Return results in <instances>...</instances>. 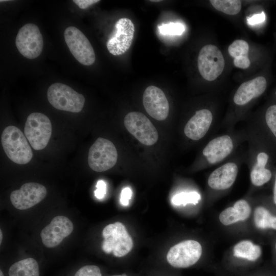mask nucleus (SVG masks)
Listing matches in <instances>:
<instances>
[{
    "mask_svg": "<svg viewBox=\"0 0 276 276\" xmlns=\"http://www.w3.org/2000/svg\"><path fill=\"white\" fill-rule=\"evenodd\" d=\"M198 68L201 76L206 80H215L222 73L225 61L220 50L215 45L207 44L199 51L197 59Z\"/></svg>",
    "mask_w": 276,
    "mask_h": 276,
    "instance_id": "obj_8",
    "label": "nucleus"
},
{
    "mask_svg": "<svg viewBox=\"0 0 276 276\" xmlns=\"http://www.w3.org/2000/svg\"><path fill=\"white\" fill-rule=\"evenodd\" d=\"M265 120L271 131L276 137V105L269 106L265 113Z\"/></svg>",
    "mask_w": 276,
    "mask_h": 276,
    "instance_id": "obj_29",
    "label": "nucleus"
},
{
    "mask_svg": "<svg viewBox=\"0 0 276 276\" xmlns=\"http://www.w3.org/2000/svg\"><path fill=\"white\" fill-rule=\"evenodd\" d=\"M132 196V191L130 188H124L121 191L120 202L123 206H127L129 204V200Z\"/></svg>",
    "mask_w": 276,
    "mask_h": 276,
    "instance_id": "obj_33",
    "label": "nucleus"
},
{
    "mask_svg": "<svg viewBox=\"0 0 276 276\" xmlns=\"http://www.w3.org/2000/svg\"><path fill=\"white\" fill-rule=\"evenodd\" d=\"M201 199L200 195L196 191L181 192L174 195L172 203L175 205H186L187 204H197Z\"/></svg>",
    "mask_w": 276,
    "mask_h": 276,
    "instance_id": "obj_24",
    "label": "nucleus"
},
{
    "mask_svg": "<svg viewBox=\"0 0 276 276\" xmlns=\"http://www.w3.org/2000/svg\"><path fill=\"white\" fill-rule=\"evenodd\" d=\"M266 18L265 14L264 12L261 13L255 14L250 17L247 18L249 25L253 26L261 24L265 21Z\"/></svg>",
    "mask_w": 276,
    "mask_h": 276,
    "instance_id": "obj_34",
    "label": "nucleus"
},
{
    "mask_svg": "<svg viewBox=\"0 0 276 276\" xmlns=\"http://www.w3.org/2000/svg\"><path fill=\"white\" fill-rule=\"evenodd\" d=\"M64 37L67 47L81 64L89 66L92 65L96 59L93 48L85 35L75 27L66 28Z\"/></svg>",
    "mask_w": 276,
    "mask_h": 276,
    "instance_id": "obj_6",
    "label": "nucleus"
},
{
    "mask_svg": "<svg viewBox=\"0 0 276 276\" xmlns=\"http://www.w3.org/2000/svg\"><path fill=\"white\" fill-rule=\"evenodd\" d=\"M233 142L228 135L218 136L210 141L203 150V155L211 164L218 163L232 152Z\"/></svg>",
    "mask_w": 276,
    "mask_h": 276,
    "instance_id": "obj_16",
    "label": "nucleus"
},
{
    "mask_svg": "<svg viewBox=\"0 0 276 276\" xmlns=\"http://www.w3.org/2000/svg\"><path fill=\"white\" fill-rule=\"evenodd\" d=\"M2 144L8 158L19 165L28 163L33 152L27 139L21 131L14 126H8L2 134Z\"/></svg>",
    "mask_w": 276,
    "mask_h": 276,
    "instance_id": "obj_1",
    "label": "nucleus"
},
{
    "mask_svg": "<svg viewBox=\"0 0 276 276\" xmlns=\"http://www.w3.org/2000/svg\"><path fill=\"white\" fill-rule=\"evenodd\" d=\"M47 194V189L43 185L28 182L24 184L19 190L13 191L10 195V200L15 208L24 210L40 202Z\"/></svg>",
    "mask_w": 276,
    "mask_h": 276,
    "instance_id": "obj_12",
    "label": "nucleus"
},
{
    "mask_svg": "<svg viewBox=\"0 0 276 276\" xmlns=\"http://www.w3.org/2000/svg\"><path fill=\"white\" fill-rule=\"evenodd\" d=\"M202 251V246L197 241H183L169 249L167 260L173 267L187 268L193 265L199 260Z\"/></svg>",
    "mask_w": 276,
    "mask_h": 276,
    "instance_id": "obj_10",
    "label": "nucleus"
},
{
    "mask_svg": "<svg viewBox=\"0 0 276 276\" xmlns=\"http://www.w3.org/2000/svg\"><path fill=\"white\" fill-rule=\"evenodd\" d=\"M8 273L9 276H39V265L33 258H26L12 264Z\"/></svg>",
    "mask_w": 276,
    "mask_h": 276,
    "instance_id": "obj_20",
    "label": "nucleus"
},
{
    "mask_svg": "<svg viewBox=\"0 0 276 276\" xmlns=\"http://www.w3.org/2000/svg\"><path fill=\"white\" fill-rule=\"evenodd\" d=\"M134 33V26L130 19H119L116 22L113 32L106 43L109 52L114 56L124 54L132 44Z\"/></svg>",
    "mask_w": 276,
    "mask_h": 276,
    "instance_id": "obj_11",
    "label": "nucleus"
},
{
    "mask_svg": "<svg viewBox=\"0 0 276 276\" xmlns=\"http://www.w3.org/2000/svg\"><path fill=\"white\" fill-rule=\"evenodd\" d=\"M143 103L147 112L156 120L163 121L168 117L169 103L159 88L153 85L147 87L143 95Z\"/></svg>",
    "mask_w": 276,
    "mask_h": 276,
    "instance_id": "obj_14",
    "label": "nucleus"
},
{
    "mask_svg": "<svg viewBox=\"0 0 276 276\" xmlns=\"http://www.w3.org/2000/svg\"><path fill=\"white\" fill-rule=\"evenodd\" d=\"M102 249L117 257L126 255L133 247V241L125 226L120 222L109 224L102 231Z\"/></svg>",
    "mask_w": 276,
    "mask_h": 276,
    "instance_id": "obj_2",
    "label": "nucleus"
},
{
    "mask_svg": "<svg viewBox=\"0 0 276 276\" xmlns=\"http://www.w3.org/2000/svg\"><path fill=\"white\" fill-rule=\"evenodd\" d=\"M118 159L116 147L110 141L99 137L91 146L88 154L90 168L97 172H103L115 165Z\"/></svg>",
    "mask_w": 276,
    "mask_h": 276,
    "instance_id": "obj_5",
    "label": "nucleus"
},
{
    "mask_svg": "<svg viewBox=\"0 0 276 276\" xmlns=\"http://www.w3.org/2000/svg\"><path fill=\"white\" fill-rule=\"evenodd\" d=\"M261 254V247L249 240L239 242L235 245L233 249V255L235 257L251 261L257 260Z\"/></svg>",
    "mask_w": 276,
    "mask_h": 276,
    "instance_id": "obj_21",
    "label": "nucleus"
},
{
    "mask_svg": "<svg viewBox=\"0 0 276 276\" xmlns=\"http://www.w3.org/2000/svg\"><path fill=\"white\" fill-rule=\"evenodd\" d=\"M111 276H128V275H127L125 274H119V275H111Z\"/></svg>",
    "mask_w": 276,
    "mask_h": 276,
    "instance_id": "obj_38",
    "label": "nucleus"
},
{
    "mask_svg": "<svg viewBox=\"0 0 276 276\" xmlns=\"http://www.w3.org/2000/svg\"><path fill=\"white\" fill-rule=\"evenodd\" d=\"M3 234L1 229L0 230V243H1L2 241Z\"/></svg>",
    "mask_w": 276,
    "mask_h": 276,
    "instance_id": "obj_37",
    "label": "nucleus"
},
{
    "mask_svg": "<svg viewBox=\"0 0 276 276\" xmlns=\"http://www.w3.org/2000/svg\"><path fill=\"white\" fill-rule=\"evenodd\" d=\"M160 1H151V2H160Z\"/></svg>",
    "mask_w": 276,
    "mask_h": 276,
    "instance_id": "obj_40",
    "label": "nucleus"
},
{
    "mask_svg": "<svg viewBox=\"0 0 276 276\" xmlns=\"http://www.w3.org/2000/svg\"><path fill=\"white\" fill-rule=\"evenodd\" d=\"M0 276H4V273L2 270H0Z\"/></svg>",
    "mask_w": 276,
    "mask_h": 276,
    "instance_id": "obj_39",
    "label": "nucleus"
},
{
    "mask_svg": "<svg viewBox=\"0 0 276 276\" xmlns=\"http://www.w3.org/2000/svg\"><path fill=\"white\" fill-rule=\"evenodd\" d=\"M158 28L159 32L164 35H180L185 31L183 24L178 22L164 24Z\"/></svg>",
    "mask_w": 276,
    "mask_h": 276,
    "instance_id": "obj_26",
    "label": "nucleus"
},
{
    "mask_svg": "<svg viewBox=\"0 0 276 276\" xmlns=\"http://www.w3.org/2000/svg\"><path fill=\"white\" fill-rule=\"evenodd\" d=\"M275 249H276V243H275Z\"/></svg>",
    "mask_w": 276,
    "mask_h": 276,
    "instance_id": "obj_41",
    "label": "nucleus"
},
{
    "mask_svg": "<svg viewBox=\"0 0 276 276\" xmlns=\"http://www.w3.org/2000/svg\"><path fill=\"white\" fill-rule=\"evenodd\" d=\"M127 130L143 144L154 145L158 140L156 129L143 113L133 111L127 113L124 118Z\"/></svg>",
    "mask_w": 276,
    "mask_h": 276,
    "instance_id": "obj_9",
    "label": "nucleus"
},
{
    "mask_svg": "<svg viewBox=\"0 0 276 276\" xmlns=\"http://www.w3.org/2000/svg\"><path fill=\"white\" fill-rule=\"evenodd\" d=\"M238 166L233 162L227 163L214 170L210 175L208 183L214 190H223L230 188L236 180Z\"/></svg>",
    "mask_w": 276,
    "mask_h": 276,
    "instance_id": "obj_17",
    "label": "nucleus"
},
{
    "mask_svg": "<svg viewBox=\"0 0 276 276\" xmlns=\"http://www.w3.org/2000/svg\"><path fill=\"white\" fill-rule=\"evenodd\" d=\"M254 218L255 225L258 228L276 230V217L272 216L264 207L258 206L255 209Z\"/></svg>",
    "mask_w": 276,
    "mask_h": 276,
    "instance_id": "obj_22",
    "label": "nucleus"
},
{
    "mask_svg": "<svg viewBox=\"0 0 276 276\" xmlns=\"http://www.w3.org/2000/svg\"><path fill=\"white\" fill-rule=\"evenodd\" d=\"M97 189L95 191V196L99 199L104 198L106 194V183L102 180L98 181L96 185Z\"/></svg>",
    "mask_w": 276,
    "mask_h": 276,
    "instance_id": "obj_32",
    "label": "nucleus"
},
{
    "mask_svg": "<svg viewBox=\"0 0 276 276\" xmlns=\"http://www.w3.org/2000/svg\"><path fill=\"white\" fill-rule=\"evenodd\" d=\"M73 228V224L67 217L56 216L42 229L40 233L42 242L47 247H56L72 233Z\"/></svg>",
    "mask_w": 276,
    "mask_h": 276,
    "instance_id": "obj_13",
    "label": "nucleus"
},
{
    "mask_svg": "<svg viewBox=\"0 0 276 276\" xmlns=\"http://www.w3.org/2000/svg\"><path fill=\"white\" fill-rule=\"evenodd\" d=\"M210 2L216 10L228 15H236L241 9V3L238 0H211Z\"/></svg>",
    "mask_w": 276,
    "mask_h": 276,
    "instance_id": "obj_23",
    "label": "nucleus"
},
{
    "mask_svg": "<svg viewBox=\"0 0 276 276\" xmlns=\"http://www.w3.org/2000/svg\"><path fill=\"white\" fill-rule=\"evenodd\" d=\"M275 94H276V92H275Z\"/></svg>",
    "mask_w": 276,
    "mask_h": 276,
    "instance_id": "obj_42",
    "label": "nucleus"
},
{
    "mask_svg": "<svg viewBox=\"0 0 276 276\" xmlns=\"http://www.w3.org/2000/svg\"><path fill=\"white\" fill-rule=\"evenodd\" d=\"M249 51L248 43L242 39H237L234 41L228 47L229 54L236 58L241 56H247Z\"/></svg>",
    "mask_w": 276,
    "mask_h": 276,
    "instance_id": "obj_25",
    "label": "nucleus"
},
{
    "mask_svg": "<svg viewBox=\"0 0 276 276\" xmlns=\"http://www.w3.org/2000/svg\"><path fill=\"white\" fill-rule=\"evenodd\" d=\"M234 65L239 68L246 69L250 66V61L247 56H241L234 58Z\"/></svg>",
    "mask_w": 276,
    "mask_h": 276,
    "instance_id": "obj_31",
    "label": "nucleus"
},
{
    "mask_svg": "<svg viewBox=\"0 0 276 276\" xmlns=\"http://www.w3.org/2000/svg\"><path fill=\"white\" fill-rule=\"evenodd\" d=\"M268 155L265 152L259 153L257 156V162L250 172V180L256 186H261L268 182L271 177L270 171L265 168Z\"/></svg>",
    "mask_w": 276,
    "mask_h": 276,
    "instance_id": "obj_19",
    "label": "nucleus"
},
{
    "mask_svg": "<svg viewBox=\"0 0 276 276\" xmlns=\"http://www.w3.org/2000/svg\"><path fill=\"white\" fill-rule=\"evenodd\" d=\"M273 201L274 203L276 204V175L273 188Z\"/></svg>",
    "mask_w": 276,
    "mask_h": 276,
    "instance_id": "obj_36",
    "label": "nucleus"
},
{
    "mask_svg": "<svg viewBox=\"0 0 276 276\" xmlns=\"http://www.w3.org/2000/svg\"><path fill=\"white\" fill-rule=\"evenodd\" d=\"M15 44L24 57L29 59L38 57L42 52L43 45V37L39 28L31 23L23 26L17 34Z\"/></svg>",
    "mask_w": 276,
    "mask_h": 276,
    "instance_id": "obj_7",
    "label": "nucleus"
},
{
    "mask_svg": "<svg viewBox=\"0 0 276 276\" xmlns=\"http://www.w3.org/2000/svg\"><path fill=\"white\" fill-rule=\"evenodd\" d=\"M74 276H102V274L98 266L85 265L78 270Z\"/></svg>",
    "mask_w": 276,
    "mask_h": 276,
    "instance_id": "obj_30",
    "label": "nucleus"
},
{
    "mask_svg": "<svg viewBox=\"0 0 276 276\" xmlns=\"http://www.w3.org/2000/svg\"><path fill=\"white\" fill-rule=\"evenodd\" d=\"M233 207L238 214L240 221L246 220L250 214V206L245 200L242 199L237 201Z\"/></svg>",
    "mask_w": 276,
    "mask_h": 276,
    "instance_id": "obj_28",
    "label": "nucleus"
},
{
    "mask_svg": "<svg viewBox=\"0 0 276 276\" xmlns=\"http://www.w3.org/2000/svg\"><path fill=\"white\" fill-rule=\"evenodd\" d=\"M24 133L34 150H42L47 146L51 136V122L42 113H31L27 119Z\"/></svg>",
    "mask_w": 276,
    "mask_h": 276,
    "instance_id": "obj_4",
    "label": "nucleus"
},
{
    "mask_svg": "<svg viewBox=\"0 0 276 276\" xmlns=\"http://www.w3.org/2000/svg\"><path fill=\"white\" fill-rule=\"evenodd\" d=\"M80 8L85 9L91 5L100 2L99 0H74L73 1Z\"/></svg>",
    "mask_w": 276,
    "mask_h": 276,
    "instance_id": "obj_35",
    "label": "nucleus"
},
{
    "mask_svg": "<svg viewBox=\"0 0 276 276\" xmlns=\"http://www.w3.org/2000/svg\"><path fill=\"white\" fill-rule=\"evenodd\" d=\"M266 85V80L262 76L243 82L234 95V103L240 106L247 104L252 99L261 95L265 90Z\"/></svg>",
    "mask_w": 276,
    "mask_h": 276,
    "instance_id": "obj_18",
    "label": "nucleus"
},
{
    "mask_svg": "<svg viewBox=\"0 0 276 276\" xmlns=\"http://www.w3.org/2000/svg\"><path fill=\"white\" fill-rule=\"evenodd\" d=\"M212 121L213 114L210 110L207 109L199 110L187 123L184 133L191 140H199L206 134Z\"/></svg>",
    "mask_w": 276,
    "mask_h": 276,
    "instance_id": "obj_15",
    "label": "nucleus"
},
{
    "mask_svg": "<svg viewBox=\"0 0 276 276\" xmlns=\"http://www.w3.org/2000/svg\"><path fill=\"white\" fill-rule=\"evenodd\" d=\"M219 219L224 225H229L240 221L239 215L234 207H228L222 211L219 214Z\"/></svg>",
    "mask_w": 276,
    "mask_h": 276,
    "instance_id": "obj_27",
    "label": "nucleus"
},
{
    "mask_svg": "<svg viewBox=\"0 0 276 276\" xmlns=\"http://www.w3.org/2000/svg\"><path fill=\"white\" fill-rule=\"evenodd\" d=\"M49 103L54 108L72 112H79L84 107V96L68 85L61 83L52 84L47 91Z\"/></svg>",
    "mask_w": 276,
    "mask_h": 276,
    "instance_id": "obj_3",
    "label": "nucleus"
}]
</instances>
